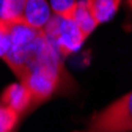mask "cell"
Instances as JSON below:
<instances>
[{
	"label": "cell",
	"mask_w": 132,
	"mask_h": 132,
	"mask_svg": "<svg viewBox=\"0 0 132 132\" xmlns=\"http://www.w3.org/2000/svg\"><path fill=\"white\" fill-rule=\"evenodd\" d=\"M123 0H87V5L93 14L94 21L101 25L109 22L118 11Z\"/></svg>",
	"instance_id": "obj_7"
},
{
	"label": "cell",
	"mask_w": 132,
	"mask_h": 132,
	"mask_svg": "<svg viewBox=\"0 0 132 132\" xmlns=\"http://www.w3.org/2000/svg\"><path fill=\"white\" fill-rule=\"evenodd\" d=\"M69 14L72 16V19H74L76 24L79 25L80 31L85 35V38H88L91 33L99 27V24L94 21L93 14H91L90 8H88V5H87V0H79Z\"/></svg>",
	"instance_id": "obj_6"
},
{
	"label": "cell",
	"mask_w": 132,
	"mask_h": 132,
	"mask_svg": "<svg viewBox=\"0 0 132 132\" xmlns=\"http://www.w3.org/2000/svg\"><path fill=\"white\" fill-rule=\"evenodd\" d=\"M74 132H93V130H74Z\"/></svg>",
	"instance_id": "obj_13"
},
{
	"label": "cell",
	"mask_w": 132,
	"mask_h": 132,
	"mask_svg": "<svg viewBox=\"0 0 132 132\" xmlns=\"http://www.w3.org/2000/svg\"><path fill=\"white\" fill-rule=\"evenodd\" d=\"M44 33L49 43L63 58L77 52L87 41L71 14H54L44 28Z\"/></svg>",
	"instance_id": "obj_3"
},
{
	"label": "cell",
	"mask_w": 132,
	"mask_h": 132,
	"mask_svg": "<svg viewBox=\"0 0 132 132\" xmlns=\"http://www.w3.org/2000/svg\"><path fill=\"white\" fill-rule=\"evenodd\" d=\"M127 5H129V8L132 10V0H127Z\"/></svg>",
	"instance_id": "obj_12"
},
{
	"label": "cell",
	"mask_w": 132,
	"mask_h": 132,
	"mask_svg": "<svg viewBox=\"0 0 132 132\" xmlns=\"http://www.w3.org/2000/svg\"><path fill=\"white\" fill-rule=\"evenodd\" d=\"M93 132H132V91L118 97L88 121Z\"/></svg>",
	"instance_id": "obj_2"
},
{
	"label": "cell",
	"mask_w": 132,
	"mask_h": 132,
	"mask_svg": "<svg viewBox=\"0 0 132 132\" xmlns=\"http://www.w3.org/2000/svg\"><path fill=\"white\" fill-rule=\"evenodd\" d=\"M27 0H0V18L5 21L22 19Z\"/></svg>",
	"instance_id": "obj_8"
},
{
	"label": "cell",
	"mask_w": 132,
	"mask_h": 132,
	"mask_svg": "<svg viewBox=\"0 0 132 132\" xmlns=\"http://www.w3.org/2000/svg\"><path fill=\"white\" fill-rule=\"evenodd\" d=\"M21 115L11 107L0 102V132H13Z\"/></svg>",
	"instance_id": "obj_9"
},
{
	"label": "cell",
	"mask_w": 132,
	"mask_h": 132,
	"mask_svg": "<svg viewBox=\"0 0 132 132\" xmlns=\"http://www.w3.org/2000/svg\"><path fill=\"white\" fill-rule=\"evenodd\" d=\"M19 80L28 88L31 94V104L36 105L51 99L61 88V85L68 84L71 79L64 71L63 57L47 39L39 55L27 68Z\"/></svg>",
	"instance_id": "obj_1"
},
{
	"label": "cell",
	"mask_w": 132,
	"mask_h": 132,
	"mask_svg": "<svg viewBox=\"0 0 132 132\" xmlns=\"http://www.w3.org/2000/svg\"><path fill=\"white\" fill-rule=\"evenodd\" d=\"M0 102L11 107L19 115H22L25 110H28L33 105L31 104V94H30L28 88L21 80L5 87V90L2 91V94H0Z\"/></svg>",
	"instance_id": "obj_4"
},
{
	"label": "cell",
	"mask_w": 132,
	"mask_h": 132,
	"mask_svg": "<svg viewBox=\"0 0 132 132\" xmlns=\"http://www.w3.org/2000/svg\"><path fill=\"white\" fill-rule=\"evenodd\" d=\"M11 49V24L0 18V58L5 60Z\"/></svg>",
	"instance_id": "obj_10"
},
{
	"label": "cell",
	"mask_w": 132,
	"mask_h": 132,
	"mask_svg": "<svg viewBox=\"0 0 132 132\" xmlns=\"http://www.w3.org/2000/svg\"><path fill=\"white\" fill-rule=\"evenodd\" d=\"M52 16L54 13H52L49 0H27L24 14H22V21H25L31 27L44 31L47 24L51 22Z\"/></svg>",
	"instance_id": "obj_5"
},
{
	"label": "cell",
	"mask_w": 132,
	"mask_h": 132,
	"mask_svg": "<svg viewBox=\"0 0 132 132\" xmlns=\"http://www.w3.org/2000/svg\"><path fill=\"white\" fill-rule=\"evenodd\" d=\"M79 0H49L54 14H69Z\"/></svg>",
	"instance_id": "obj_11"
}]
</instances>
